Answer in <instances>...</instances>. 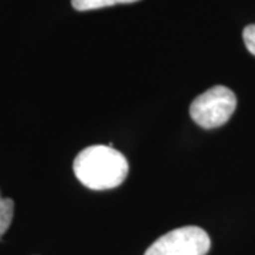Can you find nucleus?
<instances>
[{
    "instance_id": "obj_1",
    "label": "nucleus",
    "mask_w": 255,
    "mask_h": 255,
    "mask_svg": "<svg viewBox=\"0 0 255 255\" xmlns=\"http://www.w3.org/2000/svg\"><path fill=\"white\" fill-rule=\"evenodd\" d=\"M77 179L91 190H110L127 179L129 164L112 146L94 145L81 150L73 164Z\"/></svg>"
},
{
    "instance_id": "obj_2",
    "label": "nucleus",
    "mask_w": 255,
    "mask_h": 255,
    "mask_svg": "<svg viewBox=\"0 0 255 255\" xmlns=\"http://www.w3.org/2000/svg\"><path fill=\"white\" fill-rule=\"evenodd\" d=\"M236 107V94L227 87L216 85L194 98L190 105V117L199 127L213 129L228 122Z\"/></svg>"
},
{
    "instance_id": "obj_3",
    "label": "nucleus",
    "mask_w": 255,
    "mask_h": 255,
    "mask_svg": "<svg viewBox=\"0 0 255 255\" xmlns=\"http://www.w3.org/2000/svg\"><path fill=\"white\" fill-rule=\"evenodd\" d=\"M210 246L209 234L203 228L187 226L157 238L145 255H206Z\"/></svg>"
},
{
    "instance_id": "obj_4",
    "label": "nucleus",
    "mask_w": 255,
    "mask_h": 255,
    "mask_svg": "<svg viewBox=\"0 0 255 255\" xmlns=\"http://www.w3.org/2000/svg\"><path fill=\"white\" fill-rule=\"evenodd\" d=\"M139 0H71V4L78 11H87V10H97L115 4H124V3H135Z\"/></svg>"
},
{
    "instance_id": "obj_5",
    "label": "nucleus",
    "mask_w": 255,
    "mask_h": 255,
    "mask_svg": "<svg viewBox=\"0 0 255 255\" xmlns=\"http://www.w3.org/2000/svg\"><path fill=\"white\" fill-rule=\"evenodd\" d=\"M13 210H14V201L11 199H4L0 194V238L7 231L13 220Z\"/></svg>"
},
{
    "instance_id": "obj_6",
    "label": "nucleus",
    "mask_w": 255,
    "mask_h": 255,
    "mask_svg": "<svg viewBox=\"0 0 255 255\" xmlns=\"http://www.w3.org/2000/svg\"><path fill=\"white\" fill-rule=\"evenodd\" d=\"M243 38H244L247 50L253 55H255V24H250L244 28Z\"/></svg>"
}]
</instances>
